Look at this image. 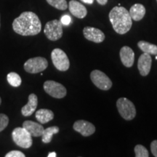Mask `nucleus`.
<instances>
[{
	"label": "nucleus",
	"instance_id": "nucleus-1",
	"mask_svg": "<svg viewBox=\"0 0 157 157\" xmlns=\"http://www.w3.org/2000/svg\"><path fill=\"white\" fill-rule=\"evenodd\" d=\"M15 33L21 36H35L42 30V23L39 17L33 12H23L13 23Z\"/></svg>",
	"mask_w": 157,
	"mask_h": 157
},
{
	"label": "nucleus",
	"instance_id": "nucleus-2",
	"mask_svg": "<svg viewBox=\"0 0 157 157\" xmlns=\"http://www.w3.org/2000/svg\"><path fill=\"white\" fill-rule=\"evenodd\" d=\"M109 17L113 29L119 34H124L130 30L132 21L126 8L121 6L114 7L110 11Z\"/></svg>",
	"mask_w": 157,
	"mask_h": 157
},
{
	"label": "nucleus",
	"instance_id": "nucleus-20",
	"mask_svg": "<svg viewBox=\"0 0 157 157\" xmlns=\"http://www.w3.org/2000/svg\"><path fill=\"white\" fill-rule=\"evenodd\" d=\"M59 131H60V129H59V127L57 126L50 127H48V128L44 129L42 135V142L44 143H50L52 139V136H53L55 134L58 133Z\"/></svg>",
	"mask_w": 157,
	"mask_h": 157
},
{
	"label": "nucleus",
	"instance_id": "nucleus-6",
	"mask_svg": "<svg viewBox=\"0 0 157 157\" xmlns=\"http://www.w3.org/2000/svg\"><path fill=\"white\" fill-rule=\"evenodd\" d=\"M44 33L47 38L51 41H57L63 36V25L60 21L53 20L45 25Z\"/></svg>",
	"mask_w": 157,
	"mask_h": 157
},
{
	"label": "nucleus",
	"instance_id": "nucleus-27",
	"mask_svg": "<svg viewBox=\"0 0 157 157\" xmlns=\"http://www.w3.org/2000/svg\"><path fill=\"white\" fill-rule=\"evenodd\" d=\"M151 151L154 156L157 157V140L152 141L151 143Z\"/></svg>",
	"mask_w": 157,
	"mask_h": 157
},
{
	"label": "nucleus",
	"instance_id": "nucleus-16",
	"mask_svg": "<svg viewBox=\"0 0 157 157\" xmlns=\"http://www.w3.org/2000/svg\"><path fill=\"white\" fill-rule=\"evenodd\" d=\"M23 127L26 129L33 137L42 136L44 127L41 124L34 122L33 121H25L23 124Z\"/></svg>",
	"mask_w": 157,
	"mask_h": 157
},
{
	"label": "nucleus",
	"instance_id": "nucleus-8",
	"mask_svg": "<svg viewBox=\"0 0 157 157\" xmlns=\"http://www.w3.org/2000/svg\"><path fill=\"white\" fill-rule=\"evenodd\" d=\"M93 83L101 90H109L112 87V82L105 73L99 70H94L90 74Z\"/></svg>",
	"mask_w": 157,
	"mask_h": 157
},
{
	"label": "nucleus",
	"instance_id": "nucleus-30",
	"mask_svg": "<svg viewBox=\"0 0 157 157\" xmlns=\"http://www.w3.org/2000/svg\"><path fill=\"white\" fill-rule=\"evenodd\" d=\"M57 156L56 152H50V154L48 155V157H56Z\"/></svg>",
	"mask_w": 157,
	"mask_h": 157
},
{
	"label": "nucleus",
	"instance_id": "nucleus-24",
	"mask_svg": "<svg viewBox=\"0 0 157 157\" xmlns=\"http://www.w3.org/2000/svg\"><path fill=\"white\" fill-rule=\"evenodd\" d=\"M9 123V118L4 113H0V132L3 131Z\"/></svg>",
	"mask_w": 157,
	"mask_h": 157
},
{
	"label": "nucleus",
	"instance_id": "nucleus-7",
	"mask_svg": "<svg viewBox=\"0 0 157 157\" xmlns=\"http://www.w3.org/2000/svg\"><path fill=\"white\" fill-rule=\"evenodd\" d=\"M48 62L46 58L42 57H36L30 58L24 63L25 71L30 74H37L43 71L48 68Z\"/></svg>",
	"mask_w": 157,
	"mask_h": 157
},
{
	"label": "nucleus",
	"instance_id": "nucleus-10",
	"mask_svg": "<svg viewBox=\"0 0 157 157\" xmlns=\"http://www.w3.org/2000/svg\"><path fill=\"white\" fill-rule=\"evenodd\" d=\"M73 128L76 132L80 133L84 137H88L94 134L95 127L93 124L85 120H78L74 122Z\"/></svg>",
	"mask_w": 157,
	"mask_h": 157
},
{
	"label": "nucleus",
	"instance_id": "nucleus-4",
	"mask_svg": "<svg viewBox=\"0 0 157 157\" xmlns=\"http://www.w3.org/2000/svg\"><path fill=\"white\" fill-rule=\"evenodd\" d=\"M14 143L17 146L23 148H29L32 146V136L23 127H17L12 132Z\"/></svg>",
	"mask_w": 157,
	"mask_h": 157
},
{
	"label": "nucleus",
	"instance_id": "nucleus-13",
	"mask_svg": "<svg viewBox=\"0 0 157 157\" xmlns=\"http://www.w3.org/2000/svg\"><path fill=\"white\" fill-rule=\"evenodd\" d=\"M121 61L125 67L130 68L134 64L135 53L134 51L128 46H124L120 50Z\"/></svg>",
	"mask_w": 157,
	"mask_h": 157
},
{
	"label": "nucleus",
	"instance_id": "nucleus-26",
	"mask_svg": "<svg viewBox=\"0 0 157 157\" xmlns=\"http://www.w3.org/2000/svg\"><path fill=\"white\" fill-rule=\"evenodd\" d=\"M60 22H61L62 25H69L71 22V18L69 15H63L60 18Z\"/></svg>",
	"mask_w": 157,
	"mask_h": 157
},
{
	"label": "nucleus",
	"instance_id": "nucleus-22",
	"mask_svg": "<svg viewBox=\"0 0 157 157\" xmlns=\"http://www.w3.org/2000/svg\"><path fill=\"white\" fill-rule=\"evenodd\" d=\"M46 1L48 2L49 5L60 10H65L68 8L66 0H46Z\"/></svg>",
	"mask_w": 157,
	"mask_h": 157
},
{
	"label": "nucleus",
	"instance_id": "nucleus-23",
	"mask_svg": "<svg viewBox=\"0 0 157 157\" xmlns=\"http://www.w3.org/2000/svg\"><path fill=\"white\" fill-rule=\"evenodd\" d=\"M135 154L136 157H148V151L147 148L143 145H137L135 147Z\"/></svg>",
	"mask_w": 157,
	"mask_h": 157
},
{
	"label": "nucleus",
	"instance_id": "nucleus-19",
	"mask_svg": "<svg viewBox=\"0 0 157 157\" xmlns=\"http://www.w3.org/2000/svg\"><path fill=\"white\" fill-rule=\"evenodd\" d=\"M137 47L145 53L149 55H157V45L151 44L146 41H140L137 43Z\"/></svg>",
	"mask_w": 157,
	"mask_h": 157
},
{
	"label": "nucleus",
	"instance_id": "nucleus-29",
	"mask_svg": "<svg viewBox=\"0 0 157 157\" xmlns=\"http://www.w3.org/2000/svg\"><path fill=\"white\" fill-rule=\"evenodd\" d=\"M81 1L86 4H90V5H92V4L93 3L94 0H81Z\"/></svg>",
	"mask_w": 157,
	"mask_h": 157
},
{
	"label": "nucleus",
	"instance_id": "nucleus-21",
	"mask_svg": "<svg viewBox=\"0 0 157 157\" xmlns=\"http://www.w3.org/2000/svg\"><path fill=\"white\" fill-rule=\"evenodd\" d=\"M7 79L8 83L11 86L15 87H19L21 84V82H22L21 76H19V74L15 73V72H10V73L7 74Z\"/></svg>",
	"mask_w": 157,
	"mask_h": 157
},
{
	"label": "nucleus",
	"instance_id": "nucleus-11",
	"mask_svg": "<svg viewBox=\"0 0 157 157\" xmlns=\"http://www.w3.org/2000/svg\"><path fill=\"white\" fill-rule=\"evenodd\" d=\"M83 34L86 39L95 43H101L105 39V34L100 29L87 26L83 29Z\"/></svg>",
	"mask_w": 157,
	"mask_h": 157
},
{
	"label": "nucleus",
	"instance_id": "nucleus-34",
	"mask_svg": "<svg viewBox=\"0 0 157 157\" xmlns=\"http://www.w3.org/2000/svg\"><path fill=\"white\" fill-rule=\"evenodd\" d=\"M156 1H157V0H156Z\"/></svg>",
	"mask_w": 157,
	"mask_h": 157
},
{
	"label": "nucleus",
	"instance_id": "nucleus-12",
	"mask_svg": "<svg viewBox=\"0 0 157 157\" xmlns=\"http://www.w3.org/2000/svg\"><path fill=\"white\" fill-rule=\"evenodd\" d=\"M152 58L151 56L148 53H143L139 57L138 61H137V68L140 75L146 76L150 73L151 68Z\"/></svg>",
	"mask_w": 157,
	"mask_h": 157
},
{
	"label": "nucleus",
	"instance_id": "nucleus-32",
	"mask_svg": "<svg viewBox=\"0 0 157 157\" xmlns=\"http://www.w3.org/2000/svg\"><path fill=\"white\" fill-rule=\"evenodd\" d=\"M155 58H156V60H157V55L156 56V57H155Z\"/></svg>",
	"mask_w": 157,
	"mask_h": 157
},
{
	"label": "nucleus",
	"instance_id": "nucleus-14",
	"mask_svg": "<svg viewBox=\"0 0 157 157\" xmlns=\"http://www.w3.org/2000/svg\"><path fill=\"white\" fill-rule=\"evenodd\" d=\"M68 8L71 13L77 18H84L87 14V8L82 3L76 0H71L68 4Z\"/></svg>",
	"mask_w": 157,
	"mask_h": 157
},
{
	"label": "nucleus",
	"instance_id": "nucleus-33",
	"mask_svg": "<svg viewBox=\"0 0 157 157\" xmlns=\"http://www.w3.org/2000/svg\"><path fill=\"white\" fill-rule=\"evenodd\" d=\"M0 25H1V24H0Z\"/></svg>",
	"mask_w": 157,
	"mask_h": 157
},
{
	"label": "nucleus",
	"instance_id": "nucleus-9",
	"mask_svg": "<svg viewBox=\"0 0 157 157\" xmlns=\"http://www.w3.org/2000/svg\"><path fill=\"white\" fill-rule=\"evenodd\" d=\"M44 90L49 95L55 98H63L67 94V90L63 84L52 80H48L44 83Z\"/></svg>",
	"mask_w": 157,
	"mask_h": 157
},
{
	"label": "nucleus",
	"instance_id": "nucleus-18",
	"mask_svg": "<svg viewBox=\"0 0 157 157\" xmlns=\"http://www.w3.org/2000/svg\"><path fill=\"white\" fill-rule=\"evenodd\" d=\"M36 117L37 121L40 124H46L54 119V113L51 110L42 109H39L36 112Z\"/></svg>",
	"mask_w": 157,
	"mask_h": 157
},
{
	"label": "nucleus",
	"instance_id": "nucleus-28",
	"mask_svg": "<svg viewBox=\"0 0 157 157\" xmlns=\"http://www.w3.org/2000/svg\"><path fill=\"white\" fill-rule=\"evenodd\" d=\"M98 3L100 4L101 5H105L107 3L108 0H97Z\"/></svg>",
	"mask_w": 157,
	"mask_h": 157
},
{
	"label": "nucleus",
	"instance_id": "nucleus-3",
	"mask_svg": "<svg viewBox=\"0 0 157 157\" xmlns=\"http://www.w3.org/2000/svg\"><path fill=\"white\" fill-rule=\"evenodd\" d=\"M117 107L119 114L125 120H132L136 116V109L134 103L126 98H119L117 101Z\"/></svg>",
	"mask_w": 157,
	"mask_h": 157
},
{
	"label": "nucleus",
	"instance_id": "nucleus-31",
	"mask_svg": "<svg viewBox=\"0 0 157 157\" xmlns=\"http://www.w3.org/2000/svg\"><path fill=\"white\" fill-rule=\"evenodd\" d=\"M1 103H2V99L1 98H0V105H1Z\"/></svg>",
	"mask_w": 157,
	"mask_h": 157
},
{
	"label": "nucleus",
	"instance_id": "nucleus-15",
	"mask_svg": "<svg viewBox=\"0 0 157 157\" xmlns=\"http://www.w3.org/2000/svg\"><path fill=\"white\" fill-rule=\"evenodd\" d=\"M38 105V98L35 94L32 93L29 96V102L21 109V113L24 117L31 116L36 111Z\"/></svg>",
	"mask_w": 157,
	"mask_h": 157
},
{
	"label": "nucleus",
	"instance_id": "nucleus-25",
	"mask_svg": "<svg viewBox=\"0 0 157 157\" xmlns=\"http://www.w3.org/2000/svg\"><path fill=\"white\" fill-rule=\"evenodd\" d=\"M25 155L20 151H12L5 155V157H25Z\"/></svg>",
	"mask_w": 157,
	"mask_h": 157
},
{
	"label": "nucleus",
	"instance_id": "nucleus-17",
	"mask_svg": "<svg viewBox=\"0 0 157 157\" xmlns=\"http://www.w3.org/2000/svg\"><path fill=\"white\" fill-rule=\"evenodd\" d=\"M129 13L132 20L139 21L142 20L146 15V8L141 4H135L131 7Z\"/></svg>",
	"mask_w": 157,
	"mask_h": 157
},
{
	"label": "nucleus",
	"instance_id": "nucleus-5",
	"mask_svg": "<svg viewBox=\"0 0 157 157\" xmlns=\"http://www.w3.org/2000/svg\"><path fill=\"white\" fill-rule=\"evenodd\" d=\"M52 63L60 71H66L70 67V61L64 51L59 48L54 49L51 53Z\"/></svg>",
	"mask_w": 157,
	"mask_h": 157
}]
</instances>
